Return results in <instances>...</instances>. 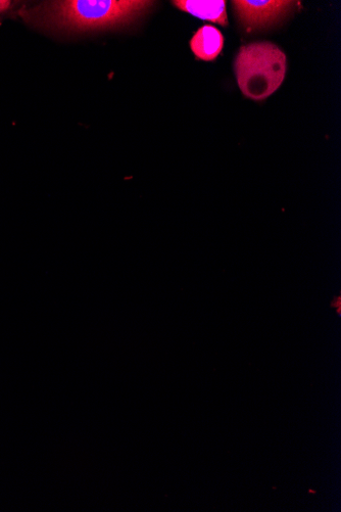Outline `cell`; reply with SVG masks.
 Segmentation results:
<instances>
[{"instance_id":"obj_1","label":"cell","mask_w":341,"mask_h":512,"mask_svg":"<svg viewBox=\"0 0 341 512\" xmlns=\"http://www.w3.org/2000/svg\"><path fill=\"white\" fill-rule=\"evenodd\" d=\"M154 4L145 0H59L24 6L18 14L34 28L84 32L129 25L149 12Z\"/></svg>"},{"instance_id":"obj_2","label":"cell","mask_w":341,"mask_h":512,"mask_svg":"<svg viewBox=\"0 0 341 512\" xmlns=\"http://www.w3.org/2000/svg\"><path fill=\"white\" fill-rule=\"evenodd\" d=\"M237 84L247 98L263 101L282 85L287 68L285 54L271 42L242 46L235 59Z\"/></svg>"},{"instance_id":"obj_3","label":"cell","mask_w":341,"mask_h":512,"mask_svg":"<svg viewBox=\"0 0 341 512\" xmlns=\"http://www.w3.org/2000/svg\"><path fill=\"white\" fill-rule=\"evenodd\" d=\"M298 4L284 2V0H270V2L237 0V2H232L238 20L243 26L253 30L277 23Z\"/></svg>"},{"instance_id":"obj_4","label":"cell","mask_w":341,"mask_h":512,"mask_svg":"<svg viewBox=\"0 0 341 512\" xmlns=\"http://www.w3.org/2000/svg\"><path fill=\"white\" fill-rule=\"evenodd\" d=\"M179 10L202 20L228 26L226 2L224 0H175L172 3Z\"/></svg>"},{"instance_id":"obj_5","label":"cell","mask_w":341,"mask_h":512,"mask_svg":"<svg viewBox=\"0 0 341 512\" xmlns=\"http://www.w3.org/2000/svg\"><path fill=\"white\" fill-rule=\"evenodd\" d=\"M223 46V34L210 25L200 28L190 40V48L194 56L206 62L216 60L222 53Z\"/></svg>"},{"instance_id":"obj_6","label":"cell","mask_w":341,"mask_h":512,"mask_svg":"<svg viewBox=\"0 0 341 512\" xmlns=\"http://www.w3.org/2000/svg\"><path fill=\"white\" fill-rule=\"evenodd\" d=\"M16 2H9V0H0V26H2L3 21L9 14L15 12V8L17 7Z\"/></svg>"}]
</instances>
